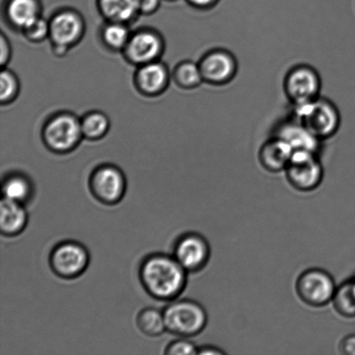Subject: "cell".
Instances as JSON below:
<instances>
[{
  "mask_svg": "<svg viewBox=\"0 0 355 355\" xmlns=\"http://www.w3.org/2000/svg\"><path fill=\"white\" fill-rule=\"evenodd\" d=\"M187 273L175 257L163 253L146 257L139 270L142 286L159 301H173L179 297L186 288Z\"/></svg>",
  "mask_w": 355,
  "mask_h": 355,
  "instance_id": "obj_1",
  "label": "cell"
},
{
  "mask_svg": "<svg viewBox=\"0 0 355 355\" xmlns=\"http://www.w3.org/2000/svg\"><path fill=\"white\" fill-rule=\"evenodd\" d=\"M293 107L292 117L319 140H328L338 132L342 119L338 107L331 100L319 96L311 102Z\"/></svg>",
  "mask_w": 355,
  "mask_h": 355,
  "instance_id": "obj_2",
  "label": "cell"
},
{
  "mask_svg": "<svg viewBox=\"0 0 355 355\" xmlns=\"http://www.w3.org/2000/svg\"><path fill=\"white\" fill-rule=\"evenodd\" d=\"M166 331L181 337L198 336L205 329L208 315L196 301L183 299L166 306L164 311Z\"/></svg>",
  "mask_w": 355,
  "mask_h": 355,
  "instance_id": "obj_3",
  "label": "cell"
},
{
  "mask_svg": "<svg viewBox=\"0 0 355 355\" xmlns=\"http://www.w3.org/2000/svg\"><path fill=\"white\" fill-rule=\"evenodd\" d=\"M83 138L81 120L71 114L62 113L51 117L43 130L45 146L55 154H68L74 150Z\"/></svg>",
  "mask_w": 355,
  "mask_h": 355,
  "instance_id": "obj_4",
  "label": "cell"
},
{
  "mask_svg": "<svg viewBox=\"0 0 355 355\" xmlns=\"http://www.w3.org/2000/svg\"><path fill=\"white\" fill-rule=\"evenodd\" d=\"M336 281L328 271L311 268L298 277L295 291L299 298L311 307L320 308L333 301L336 291Z\"/></svg>",
  "mask_w": 355,
  "mask_h": 355,
  "instance_id": "obj_5",
  "label": "cell"
},
{
  "mask_svg": "<svg viewBox=\"0 0 355 355\" xmlns=\"http://www.w3.org/2000/svg\"><path fill=\"white\" fill-rule=\"evenodd\" d=\"M322 78L314 67L297 64L285 76L284 89L292 105L311 102L318 98L322 89Z\"/></svg>",
  "mask_w": 355,
  "mask_h": 355,
  "instance_id": "obj_6",
  "label": "cell"
},
{
  "mask_svg": "<svg viewBox=\"0 0 355 355\" xmlns=\"http://www.w3.org/2000/svg\"><path fill=\"white\" fill-rule=\"evenodd\" d=\"M284 172L291 187L304 193L315 190L324 176L319 155L309 151H294Z\"/></svg>",
  "mask_w": 355,
  "mask_h": 355,
  "instance_id": "obj_7",
  "label": "cell"
},
{
  "mask_svg": "<svg viewBox=\"0 0 355 355\" xmlns=\"http://www.w3.org/2000/svg\"><path fill=\"white\" fill-rule=\"evenodd\" d=\"M52 271L62 279L71 280L85 272L89 263L88 250L78 242L58 243L50 254Z\"/></svg>",
  "mask_w": 355,
  "mask_h": 355,
  "instance_id": "obj_8",
  "label": "cell"
},
{
  "mask_svg": "<svg viewBox=\"0 0 355 355\" xmlns=\"http://www.w3.org/2000/svg\"><path fill=\"white\" fill-rule=\"evenodd\" d=\"M89 190L100 203L114 205L123 200L127 190L124 173L117 166L105 164L97 166L90 175Z\"/></svg>",
  "mask_w": 355,
  "mask_h": 355,
  "instance_id": "obj_9",
  "label": "cell"
},
{
  "mask_svg": "<svg viewBox=\"0 0 355 355\" xmlns=\"http://www.w3.org/2000/svg\"><path fill=\"white\" fill-rule=\"evenodd\" d=\"M204 83L214 86H224L236 78L239 62L235 55L225 49L209 51L198 62Z\"/></svg>",
  "mask_w": 355,
  "mask_h": 355,
  "instance_id": "obj_10",
  "label": "cell"
},
{
  "mask_svg": "<svg viewBox=\"0 0 355 355\" xmlns=\"http://www.w3.org/2000/svg\"><path fill=\"white\" fill-rule=\"evenodd\" d=\"M173 256L187 272L196 273L207 266L211 247L200 233L187 232L176 240Z\"/></svg>",
  "mask_w": 355,
  "mask_h": 355,
  "instance_id": "obj_11",
  "label": "cell"
},
{
  "mask_svg": "<svg viewBox=\"0 0 355 355\" xmlns=\"http://www.w3.org/2000/svg\"><path fill=\"white\" fill-rule=\"evenodd\" d=\"M164 51V42L157 33L150 30L131 35L123 52L132 64L141 66L159 60Z\"/></svg>",
  "mask_w": 355,
  "mask_h": 355,
  "instance_id": "obj_12",
  "label": "cell"
},
{
  "mask_svg": "<svg viewBox=\"0 0 355 355\" xmlns=\"http://www.w3.org/2000/svg\"><path fill=\"white\" fill-rule=\"evenodd\" d=\"M50 24V40L52 44L72 47L78 43L85 33V22L74 10H65L55 14Z\"/></svg>",
  "mask_w": 355,
  "mask_h": 355,
  "instance_id": "obj_13",
  "label": "cell"
},
{
  "mask_svg": "<svg viewBox=\"0 0 355 355\" xmlns=\"http://www.w3.org/2000/svg\"><path fill=\"white\" fill-rule=\"evenodd\" d=\"M272 135L287 141L294 151H309L319 155L322 149V141L293 117L278 123L273 130Z\"/></svg>",
  "mask_w": 355,
  "mask_h": 355,
  "instance_id": "obj_14",
  "label": "cell"
},
{
  "mask_svg": "<svg viewBox=\"0 0 355 355\" xmlns=\"http://www.w3.org/2000/svg\"><path fill=\"white\" fill-rule=\"evenodd\" d=\"M170 74L165 64L159 61L139 66L135 83L139 92L148 96H156L165 92L169 85Z\"/></svg>",
  "mask_w": 355,
  "mask_h": 355,
  "instance_id": "obj_15",
  "label": "cell"
},
{
  "mask_svg": "<svg viewBox=\"0 0 355 355\" xmlns=\"http://www.w3.org/2000/svg\"><path fill=\"white\" fill-rule=\"evenodd\" d=\"M293 153L294 149L287 141L272 135L260 148L259 161L266 171L279 173L288 168Z\"/></svg>",
  "mask_w": 355,
  "mask_h": 355,
  "instance_id": "obj_16",
  "label": "cell"
},
{
  "mask_svg": "<svg viewBox=\"0 0 355 355\" xmlns=\"http://www.w3.org/2000/svg\"><path fill=\"white\" fill-rule=\"evenodd\" d=\"M28 214L24 205L2 198L0 203V232L6 236L20 234L26 229Z\"/></svg>",
  "mask_w": 355,
  "mask_h": 355,
  "instance_id": "obj_17",
  "label": "cell"
},
{
  "mask_svg": "<svg viewBox=\"0 0 355 355\" xmlns=\"http://www.w3.org/2000/svg\"><path fill=\"white\" fill-rule=\"evenodd\" d=\"M41 6L38 0H9L6 16L14 27L23 31L40 17Z\"/></svg>",
  "mask_w": 355,
  "mask_h": 355,
  "instance_id": "obj_18",
  "label": "cell"
},
{
  "mask_svg": "<svg viewBox=\"0 0 355 355\" xmlns=\"http://www.w3.org/2000/svg\"><path fill=\"white\" fill-rule=\"evenodd\" d=\"M2 195V198L7 200L23 205L26 204L33 197V184L29 178L22 173H10L3 180Z\"/></svg>",
  "mask_w": 355,
  "mask_h": 355,
  "instance_id": "obj_19",
  "label": "cell"
},
{
  "mask_svg": "<svg viewBox=\"0 0 355 355\" xmlns=\"http://www.w3.org/2000/svg\"><path fill=\"white\" fill-rule=\"evenodd\" d=\"M102 15L109 22H131L139 12L135 0H97Z\"/></svg>",
  "mask_w": 355,
  "mask_h": 355,
  "instance_id": "obj_20",
  "label": "cell"
},
{
  "mask_svg": "<svg viewBox=\"0 0 355 355\" xmlns=\"http://www.w3.org/2000/svg\"><path fill=\"white\" fill-rule=\"evenodd\" d=\"M81 127L83 138L89 141H98L109 132L110 121L105 114L93 111L83 118Z\"/></svg>",
  "mask_w": 355,
  "mask_h": 355,
  "instance_id": "obj_21",
  "label": "cell"
},
{
  "mask_svg": "<svg viewBox=\"0 0 355 355\" xmlns=\"http://www.w3.org/2000/svg\"><path fill=\"white\" fill-rule=\"evenodd\" d=\"M137 323L139 329L148 336H159L166 330L163 311L155 308L142 309L137 315Z\"/></svg>",
  "mask_w": 355,
  "mask_h": 355,
  "instance_id": "obj_22",
  "label": "cell"
},
{
  "mask_svg": "<svg viewBox=\"0 0 355 355\" xmlns=\"http://www.w3.org/2000/svg\"><path fill=\"white\" fill-rule=\"evenodd\" d=\"M173 78L176 85L184 89L198 88L204 83L198 62L183 61L173 71Z\"/></svg>",
  "mask_w": 355,
  "mask_h": 355,
  "instance_id": "obj_23",
  "label": "cell"
},
{
  "mask_svg": "<svg viewBox=\"0 0 355 355\" xmlns=\"http://www.w3.org/2000/svg\"><path fill=\"white\" fill-rule=\"evenodd\" d=\"M332 302L340 315L345 318L355 316V278L346 281L336 288Z\"/></svg>",
  "mask_w": 355,
  "mask_h": 355,
  "instance_id": "obj_24",
  "label": "cell"
},
{
  "mask_svg": "<svg viewBox=\"0 0 355 355\" xmlns=\"http://www.w3.org/2000/svg\"><path fill=\"white\" fill-rule=\"evenodd\" d=\"M130 37L126 24L110 22L103 29V43L112 51H123Z\"/></svg>",
  "mask_w": 355,
  "mask_h": 355,
  "instance_id": "obj_25",
  "label": "cell"
},
{
  "mask_svg": "<svg viewBox=\"0 0 355 355\" xmlns=\"http://www.w3.org/2000/svg\"><path fill=\"white\" fill-rule=\"evenodd\" d=\"M19 79L9 69H3L0 76V102L2 105L12 103L19 96Z\"/></svg>",
  "mask_w": 355,
  "mask_h": 355,
  "instance_id": "obj_26",
  "label": "cell"
},
{
  "mask_svg": "<svg viewBox=\"0 0 355 355\" xmlns=\"http://www.w3.org/2000/svg\"><path fill=\"white\" fill-rule=\"evenodd\" d=\"M24 36L31 43H41L50 37V24L43 17H38L22 31Z\"/></svg>",
  "mask_w": 355,
  "mask_h": 355,
  "instance_id": "obj_27",
  "label": "cell"
},
{
  "mask_svg": "<svg viewBox=\"0 0 355 355\" xmlns=\"http://www.w3.org/2000/svg\"><path fill=\"white\" fill-rule=\"evenodd\" d=\"M168 355H198V347L190 340L180 339L173 340L166 347Z\"/></svg>",
  "mask_w": 355,
  "mask_h": 355,
  "instance_id": "obj_28",
  "label": "cell"
},
{
  "mask_svg": "<svg viewBox=\"0 0 355 355\" xmlns=\"http://www.w3.org/2000/svg\"><path fill=\"white\" fill-rule=\"evenodd\" d=\"M138 12L144 15H151L159 9L162 0H135Z\"/></svg>",
  "mask_w": 355,
  "mask_h": 355,
  "instance_id": "obj_29",
  "label": "cell"
},
{
  "mask_svg": "<svg viewBox=\"0 0 355 355\" xmlns=\"http://www.w3.org/2000/svg\"><path fill=\"white\" fill-rule=\"evenodd\" d=\"M0 48H1V65L5 66L8 64L12 58V47L3 34L0 37Z\"/></svg>",
  "mask_w": 355,
  "mask_h": 355,
  "instance_id": "obj_30",
  "label": "cell"
},
{
  "mask_svg": "<svg viewBox=\"0 0 355 355\" xmlns=\"http://www.w3.org/2000/svg\"><path fill=\"white\" fill-rule=\"evenodd\" d=\"M340 351L343 354L355 355V335L346 336L340 344Z\"/></svg>",
  "mask_w": 355,
  "mask_h": 355,
  "instance_id": "obj_31",
  "label": "cell"
},
{
  "mask_svg": "<svg viewBox=\"0 0 355 355\" xmlns=\"http://www.w3.org/2000/svg\"><path fill=\"white\" fill-rule=\"evenodd\" d=\"M219 0H187V2L198 10H210L217 6Z\"/></svg>",
  "mask_w": 355,
  "mask_h": 355,
  "instance_id": "obj_32",
  "label": "cell"
},
{
  "mask_svg": "<svg viewBox=\"0 0 355 355\" xmlns=\"http://www.w3.org/2000/svg\"><path fill=\"white\" fill-rule=\"evenodd\" d=\"M198 354L201 355H221L225 354L224 351L214 346L205 345L198 347Z\"/></svg>",
  "mask_w": 355,
  "mask_h": 355,
  "instance_id": "obj_33",
  "label": "cell"
},
{
  "mask_svg": "<svg viewBox=\"0 0 355 355\" xmlns=\"http://www.w3.org/2000/svg\"><path fill=\"white\" fill-rule=\"evenodd\" d=\"M69 50V47L64 46V45L61 44H53V48H52V51H53L55 57L58 58L65 57V55H67Z\"/></svg>",
  "mask_w": 355,
  "mask_h": 355,
  "instance_id": "obj_34",
  "label": "cell"
}]
</instances>
